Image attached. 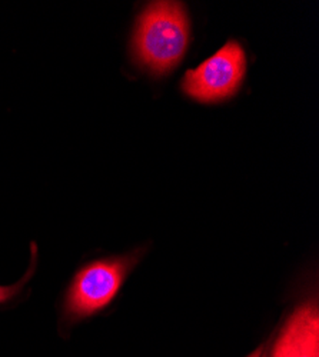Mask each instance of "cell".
<instances>
[{
    "label": "cell",
    "mask_w": 319,
    "mask_h": 357,
    "mask_svg": "<svg viewBox=\"0 0 319 357\" xmlns=\"http://www.w3.org/2000/svg\"><path fill=\"white\" fill-rule=\"evenodd\" d=\"M189 19L181 2H154L140 13L133 47L139 62L154 75H168L185 56Z\"/></svg>",
    "instance_id": "6da1fadb"
},
{
    "label": "cell",
    "mask_w": 319,
    "mask_h": 357,
    "mask_svg": "<svg viewBox=\"0 0 319 357\" xmlns=\"http://www.w3.org/2000/svg\"><path fill=\"white\" fill-rule=\"evenodd\" d=\"M246 73V56L244 47L229 40L212 57L182 79L184 92L193 100L216 103L234 96Z\"/></svg>",
    "instance_id": "7a4b0ae2"
},
{
    "label": "cell",
    "mask_w": 319,
    "mask_h": 357,
    "mask_svg": "<svg viewBox=\"0 0 319 357\" xmlns=\"http://www.w3.org/2000/svg\"><path fill=\"white\" fill-rule=\"evenodd\" d=\"M132 266L131 257L101 259L84 266L69 287L66 313L83 319L105 309L118 294Z\"/></svg>",
    "instance_id": "3957f363"
},
{
    "label": "cell",
    "mask_w": 319,
    "mask_h": 357,
    "mask_svg": "<svg viewBox=\"0 0 319 357\" xmlns=\"http://www.w3.org/2000/svg\"><path fill=\"white\" fill-rule=\"evenodd\" d=\"M271 357H319L318 306L306 302L283 324Z\"/></svg>",
    "instance_id": "277c9868"
},
{
    "label": "cell",
    "mask_w": 319,
    "mask_h": 357,
    "mask_svg": "<svg viewBox=\"0 0 319 357\" xmlns=\"http://www.w3.org/2000/svg\"><path fill=\"white\" fill-rule=\"evenodd\" d=\"M24 282H26V278L20 280L16 286H0V303L8 302L15 294H17Z\"/></svg>",
    "instance_id": "5b68a950"
},
{
    "label": "cell",
    "mask_w": 319,
    "mask_h": 357,
    "mask_svg": "<svg viewBox=\"0 0 319 357\" xmlns=\"http://www.w3.org/2000/svg\"><path fill=\"white\" fill-rule=\"evenodd\" d=\"M262 353H264V347H259L255 351H252L248 357H262Z\"/></svg>",
    "instance_id": "8992f818"
}]
</instances>
